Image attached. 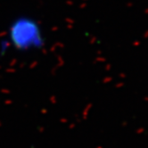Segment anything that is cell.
I'll return each instance as SVG.
<instances>
[{"mask_svg": "<svg viewBox=\"0 0 148 148\" xmlns=\"http://www.w3.org/2000/svg\"><path fill=\"white\" fill-rule=\"evenodd\" d=\"M9 38L15 49L23 52L39 49L45 44L39 24L28 17H20L11 24Z\"/></svg>", "mask_w": 148, "mask_h": 148, "instance_id": "obj_1", "label": "cell"}]
</instances>
